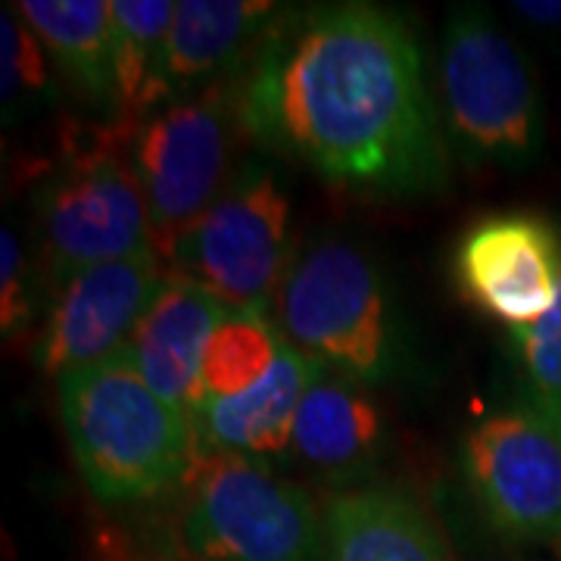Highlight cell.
I'll list each match as a JSON object with an SVG mask.
<instances>
[{
	"mask_svg": "<svg viewBox=\"0 0 561 561\" xmlns=\"http://www.w3.org/2000/svg\"><path fill=\"white\" fill-rule=\"evenodd\" d=\"M238 103L247 138L337 187L427 197L449 184L437 91L397 10L287 7L238 76Z\"/></svg>",
	"mask_w": 561,
	"mask_h": 561,
	"instance_id": "6da1fadb",
	"label": "cell"
},
{
	"mask_svg": "<svg viewBox=\"0 0 561 561\" xmlns=\"http://www.w3.org/2000/svg\"><path fill=\"white\" fill-rule=\"evenodd\" d=\"M57 400L81 481L106 505L160 500L201 456L191 412L162 400L128 346L57 378Z\"/></svg>",
	"mask_w": 561,
	"mask_h": 561,
	"instance_id": "7a4b0ae2",
	"label": "cell"
},
{
	"mask_svg": "<svg viewBox=\"0 0 561 561\" xmlns=\"http://www.w3.org/2000/svg\"><path fill=\"white\" fill-rule=\"evenodd\" d=\"M275 309L280 334L341 381L381 387L405 365V331L387 275L341 234L316 238L294 256Z\"/></svg>",
	"mask_w": 561,
	"mask_h": 561,
	"instance_id": "3957f363",
	"label": "cell"
},
{
	"mask_svg": "<svg viewBox=\"0 0 561 561\" xmlns=\"http://www.w3.org/2000/svg\"><path fill=\"white\" fill-rule=\"evenodd\" d=\"M437 106L449 150L468 165L524 172L546 147L540 79L486 7H456L440 38Z\"/></svg>",
	"mask_w": 561,
	"mask_h": 561,
	"instance_id": "277c9868",
	"label": "cell"
},
{
	"mask_svg": "<svg viewBox=\"0 0 561 561\" xmlns=\"http://www.w3.org/2000/svg\"><path fill=\"white\" fill-rule=\"evenodd\" d=\"M181 542L201 561H331L324 508L302 486L206 446L181 483Z\"/></svg>",
	"mask_w": 561,
	"mask_h": 561,
	"instance_id": "5b68a950",
	"label": "cell"
},
{
	"mask_svg": "<svg viewBox=\"0 0 561 561\" xmlns=\"http://www.w3.org/2000/svg\"><path fill=\"white\" fill-rule=\"evenodd\" d=\"M131 119L91 128L32 191L41 260L50 280L84 265L157 253L140 184L128 162Z\"/></svg>",
	"mask_w": 561,
	"mask_h": 561,
	"instance_id": "8992f818",
	"label": "cell"
},
{
	"mask_svg": "<svg viewBox=\"0 0 561 561\" xmlns=\"http://www.w3.org/2000/svg\"><path fill=\"white\" fill-rule=\"evenodd\" d=\"M247 138L238 103V76L216 81L131 122L128 162L150 216L153 247L165 260L187 228L216 203Z\"/></svg>",
	"mask_w": 561,
	"mask_h": 561,
	"instance_id": "52a82bcc",
	"label": "cell"
},
{
	"mask_svg": "<svg viewBox=\"0 0 561 561\" xmlns=\"http://www.w3.org/2000/svg\"><path fill=\"white\" fill-rule=\"evenodd\" d=\"M290 194L278 169L250 157L162 262L231 309L268 312L297 256L290 250Z\"/></svg>",
	"mask_w": 561,
	"mask_h": 561,
	"instance_id": "ba28073f",
	"label": "cell"
},
{
	"mask_svg": "<svg viewBox=\"0 0 561 561\" xmlns=\"http://www.w3.org/2000/svg\"><path fill=\"white\" fill-rule=\"evenodd\" d=\"M461 478L486 527L515 546L561 540V415L530 393L486 409L461 437Z\"/></svg>",
	"mask_w": 561,
	"mask_h": 561,
	"instance_id": "9c48e42d",
	"label": "cell"
},
{
	"mask_svg": "<svg viewBox=\"0 0 561 561\" xmlns=\"http://www.w3.org/2000/svg\"><path fill=\"white\" fill-rule=\"evenodd\" d=\"M453 284L468 306L508 331L540 321L561 290V228L534 209L486 213L453 250Z\"/></svg>",
	"mask_w": 561,
	"mask_h": 561,
	"instance_id": "30bf717a",
	"label": "cell"
},
{
	"mask_svg": "<svg viewBox=\"0 0 561 561\" xmlns=\"http://www.w3.org/2000/svg\"><path fill=\"white\" fill-rule=\"evenodd\" d=\"M162 278L165 262L160 253H140L131 260L84 265L50 280L35 337V365L62 378L125 350Z\"/></svg>",
	"mask_w": 561,
	"mask_h": 561,
	"instance_id": "8fae6325",
	"label": "cell"
},
{
	"mask_svg": "<svg viewBox=\"0 0 561 561\" xmlns=\"http://www.w3.org/2000/svg\"><path fill=\"white\" fill-rule=\"evenodd\" d=\"M284 13V3L268 0H179L162 50L153 110L241 76Z\"/></svg>",
	"mask_w": 561,
	"mask_h": 561,
	"instance_id": "7c38bea8",
	"label": "cell"
},
{
	"mask_svg": "<svg viewBox=\"0 0 561 561\" xmlns=\"http://www.w3.org/2000/svg\"><path fill=\"white\" fill-rule=\"evenodd\" d=\"M228 312L231 306L216 294L165 268L160 290L128 343L140 375L162 400L175 402L184 412L197 405L203 356Z\"/></svg>",
	"mask_w": 561,
	"mask_h": 561,
	"instance_id": "4fadbf2b",
	"label": "cell"
},
{
	"mask_svg": "<svg viewBox=\"0 0 561 561\" xmlns=\"http://www.w3.org/2000/svg\"><path fill=\"white\" fill-rule=\"evenodd\" d=\"M321 375L324 368L319 362L284 341L275 368L256 387L228 400H201L191 409L197 437L206 449L250 459L287 453L302 397Z\"/></svg>",
	"mask_w": 561,
	"mask_h": 561,
	"instance_id": "5bb4252c",
	"label": "cell"
},
{
	"mask_svg": "<svg viewBox=\"0 0 561 561\" xmlns=\"http://www.w3.org/2000/svg\"><path fill=\"white\" fill-rule=\"evenodd\" d=\"M331 561H456L427 508L397 486H346L324 502Z\"/></svg>",
	"mask_w": 561,
	"mask_h": 561,
	"instance_id": "9a60e30c",
	"label": "cell"
},
{
	"mask_svg": "<svg viewBox=\"0 0 561 561\" xmlns=\"http://www.w3.org/2000/svg\"><path fill=\"white\" fill-rule=\"evenodd\" d=\"M383 443L387 421L371 393L324 371L302 397L290 453L321 478L359 481L378 465Z\"/></svg>",
	"mask_w": 561,
	"mask_h": 561,
	"instance_id": "2e32d148",
	"label": "cell"
},
{
	"mask_svg": "<svg viewBox=\"0 0 561 561\" xmlns=\"http://www.w3.org/2000/svg\"><path fill=\"white\" fill-rule=\"evenodd\" d=\"M16 13L38 35L69 88L110 122L122 119L116 25L110 0H20Z\"/></svg>",
	"mask_w": 561,
	"mask_h": 561,
	"instance_id": "e0dca14e",
	"label": "cell"
},
{
	"mask_svg": "<svg viewBox=\"0 0 561 561\" xmlns=\"http://www.w3.org/2000/svg\"><path fill=\"white\" fill-rule=\"evenodd\" d=\"M284 341L287 337L265 312L231 309L206 346L201 400H228L256 387L275 368Z\"/></svg>",
	"mask_w": 561,
	"mask_h": 561,
	"instance_id": "ac0fdd59",
	"label": "cell"
},
{
	"mask_svg": "<svg viewBox=\"0 0 561 561\" xmlns=\"http://www.w3.org/2000/svg\"><path fill=\"white\" fill-rule=\"evenodd\" d=\"M172 16L175 0H113L122 119L135 122L153 113L157 76Z\"/></svg>",
	"mask_w": 561,
	"mask_h": 561,
	"instance_id": "d6986e66",
	"label": "cell"
},
{
	"mask_svg": "<svg viewBox=\"0 0 561 561\" xmlns=\"http://www.w3.org/2000/svg\"><path fill=\"white\" fill-rule=\"evenodd\" d=\"M3 38V122H20L22 116L38 113L41 106L57 98L50 79V57L28 22L16 13V7H3L0 16Z\"/></svg>",
	"mask_w": 561,
	"mask_h": 561,
	"instance_id": "ffe728a7",
	"label": "cell"
},
{
	"mask_svg": "<svg viewBox=\"0 0 561 561\" xmlns=\"http://www.w3.org/2000/svg\"><path fill=\"white\" fill-rule=\"evenodd\" d=\"M508 337L522 368L524 393L561 415V290L556 306L540 321L512 328Z\"/></svg>",
	"mask_w": 561,
	"mask_h": 561,
	"instance_id": "44dd1931",
	"label": "cell"
},
{
	"mask_svg": "<svg viewBox=\"0 0 561 561\" xmlns=\"http://www.w3.org/2000/svg\"><path fill=\"white\" fill-rule=\"evenodd\" d=\"M38 312V272L25 256L20 234L3 228L0 234V328L7 341H20L35 324Z\"/></svg>",
	"mask_w": 561,
	"mask_h": 561,
	"instance_id": "7402d4cb",
	"label": "cell"
},
{
	"mask_svg": "<svg viewBox=\"0 0 561 561\" xmlns=\"http://www.w3.org/2000/svg\"><path fill=\"white\" fill-rule=\"evenodd\" d=\"M515 16L530 22L534 28L546 32H561V3H546V0H515L512 3Z\"/></svg>",
	"mask_w": 561,
	"mask_h": 561,
	"instance_id": "603a6c76",
	"label": "cell"
},
{
	"mask_svg": "<svg viewBox=\"0 0 561 561\" xmlns=\"http://www.w3.org/2000/svg\"><path fill=\"white\" fill-rule=\"evenodd\" d=\"M556 552H559V559H561V540L556 542Z\"/></svg>",
	"mask_w": 561,
	"mask_h": 561,
	"instance_id": "cb8c5ba5",
	"label": "cell"
}]
</instances>
